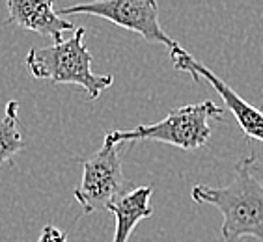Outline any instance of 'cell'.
<instances>
[{
    "label": "cell",
    "instance_id": "cell-3",
    "mask_svg": "<svg viewBox=\"0 0 263 242\" xmlns=\"http://www.w3.org/2000/svg\"><path fill=\"white\" fill-rule=\"evenodd\" d=\"M224 110L213 101L198 105H185L168 112L164 119L152 125H138L131 131H112L105 140L112 144H131V142H162L179 147L183 151H193L208 144L211 138L209 119H220Z\"/></svg>",
    "mask_w": 263,
    "mask_h": 242
},
{
    "label": "cell",
    "instance_id": "cell-2",
    "mask_svg": "<svg viewBox=\"0 0 263 242\" xmlns=\"http://www.w3.org/2000/svg\"><path fill=\"white\" fill-rule=\"evenodd\" d=\"M84 28H77L69 39L43 49H30L26 69L34 78H47L54 84H73L86 91L90 101L114 84L112 75H96L91 71V52L84 45Z\"/></svg>",
    "mask_w": 263,
    "mask_h": 242
},
{
    "label": "cell",
    "instance_id": "cell-1",
    "mask_svg": "<svg viewBox=\"0 0 263 242\" xmlns=\"http://www.w3.org/2000/svg\"><path fill=\"white\" fill-rule=\"evenodd\" d=\"M256 156H241L233 166V179L220 188L194 185L191 196L196 203L213 205L222 212V242L252 237L263 242V183L256 170Z\"/></svg>",
    "mask_w": 263,
    "mask_h": 242
},
{
    "label": "cell",
    "instance_id": "cell-10",
    "mask_svg": "<svg viewBox=\"0 0 263 242\" xmlns=\"http://www.w3.org/2000/svg\"><path fill=\"white\" fill-rule=\"evenodd\" d=\"M37 242H67V235L54 226H45L41 229Z\"/></svg>",
    "mask_w": 263,
    "mask_h": 242
},
{
    "label": "cell",
    "instance_id": "cell-6",
    "mask_svg": "<svg viewBox=\"0 0 263 242\" xmlns=\"http://www.w3.org/2000/svg\"><path fill=\"white\" fill-rule=\"evenodd\" d=\"M170 58L174 62V67L177 71L189 73L194 80L200 82L208 80L220 97H222L224 105L230 112L233 114V117L237 119L241 131L247 134L248 138L263 142V112L259 108H256L254 105H250L248 101H245L243 97L239 95L237 91L232 86H228L222 78H218L211 69H208L205 66H202L198 60H194L193 56L189 54L181 45H176L170 51Z\"/></svg>",
    "mask_w": 263,
    "mask_h": 242
},
{
    "label": "cell",
    "instance_id": "cell-9",
    "mask_svg": "<svg viewBox=\"0 0 263 242\" xmlns=\"http://www.w3.org/2000/svg\"><path fill=\"white\" fill-rule=\"evenodd\" d=\"M19 103L10 101L6 106V114L0 119V166L6 162H11L19 151L26 146V132L25 127L21 125L19 116Z\"/></svg>",
    "mask_w": 263,
    "mask_h": 242
},
{
    "label": "cell",
    "instance_id": "cell-8",
    "mask_svg": "<svg viewBox=\"0 0 263 242\" xmlns=\"http://www.w3.org/2000/svg\"><path fill=\"white\" fill-rule=\"evenodd\" d=\"M152 187H138L133 188L129 194L112 205L110 212L116 218V229L112 242H129L133 231L144 218H149L153 214L152 207Z\"/></svg>",
    "mask_w": 263,
    "mask_h": 242
},
{
    "label": "cell",
    "instance_id": "cell-7",
    "mask_svg": "<svg viewBox=\"0 0 263 242\" xmlns=\"http://www.w3.org/2000/svg\"><path fill=\"white\" fill-rule=\"evenodd\" d=\"M8 23L23 26L43 37H51L54 43L64 41L66 32H75V25L66 21L54 10L52 0H10Z\"/></svg>",
    "mask_w": 263,
    "mask_h": 242
},
{
    "label": "cell",
    "instance_id": "cell-4",
    "mask_svg": "<svg viewBox=\"0 0 263 242\" xmlns=\"http://www.w3.org/2000/svg\"><path fill=\"white\" fill-rule=\"evenodd\" d=\"M131 190L123 175L116 144L105 140L96 155L82 160V179L75 188V199L86 214L110 211L112 205Z\"/></svg>",
    "mask_w": 263,
    "mask_h": 242
},
{
    "label": "cell",
    "instance_id": "cell-5",
    "mask_svg": "<svg viewBox=\"0 0 263 242\" xmlns=\"http://www.w3.org/2000/svg\"><path fill=\"white\" fill-rule=\"evenodd\" d=\"M60 15H93L122 26L125 30L137 32L146 41L166 45L170 51L179 45L162 30L159 23V4L155 0H97L84 4L67 6L60 10Z\"/></svg>",
    "mask_w": 263,
    "mask_h": 242
}]
</instances>
